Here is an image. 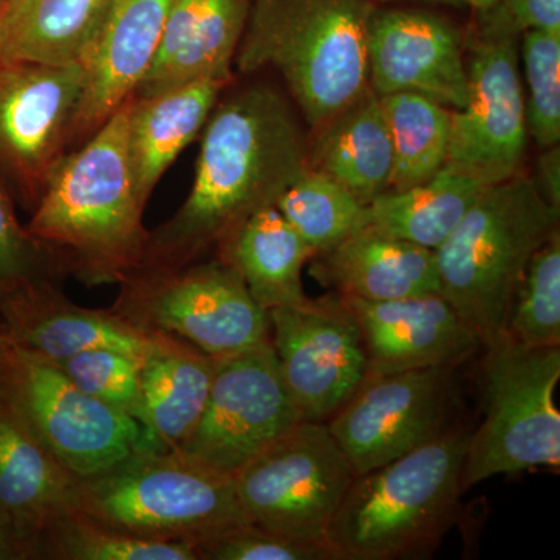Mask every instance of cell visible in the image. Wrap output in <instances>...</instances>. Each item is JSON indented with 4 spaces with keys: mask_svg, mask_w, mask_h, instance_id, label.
Segmentation results:
<instances>
[{
    "mask_svg": "<svg viewBox=\"0 0 560 560\" xmlns=\"http://www.w3.org/2000/svg\"><path fill=\"white\" fill-rule=\"evenodd\" d=\"M293 108L257 84L217 103L202 130L189 197L150 231L142 267H180L215 249L250 213L275 206L308 168Z\"/></svg>",
    "mask_w": 560,
    "mask_h": 560,
    "instance_id": "1",
    "label": "cell"
},
{
    "mask_svg": "<svg viewBox=\"0 0 560 560\" xmlns=\"http://www.w3.org/2000/svg\"><path fill=\"white\" fill-rule=\"evenodd\" d=\"M132 95L80 149L62 158L25 226L62 276L86 287L119 285L145 257L147 205L136 187L128 145Z\"/></svg>",
    "mask_w": 560,
    "mask_h": 560,
    "instance_id": "2",
    "label": "cell"
},
{
    "mask_svg": "<svg viewBox=\"0 0 560 560\" xmlns=\"http://www.w3.org/2000/svg\"><path fill=\"white\" fill-rule=\"evenodd\" d=\"M372 0H253L234 65L275 69L312 130L370 90Z\"/></svg>",
    "mask_w": 560,
    "mask_h": 560,
    "instance_id": "3",
    "label": "cell"
},
{
    "mask_svg": "<svg viewBox=\"0 0 560 560\" xmlns=\"http://www.w3.org/2000/svg\"><path fill=\"white\" fill-rule=\"evenodd\" d=\"M470 431L448 429L385 466L355 475L327 541L341 560L429 556L455 522Z\"/></svg>",
    "mask_w": 560,
    "mask_h": 560,
    "instance_id": "4",
    "label": "cell"
},
{
    "mask_svg": "<svg viewBox=\"0 0 560 560\" xmlns=\"http://www.w3.org/2000/svg\"><path fill=\"white\" fill-rule=\"evenodd\" d=\"M69 510L102 528L147 540L198 544L253 523L234 478L180 451L140 448L77 477Z\"/></svg>",
    "mask_w": 560,
    "mask_h": 560,
    "instance_id": "5",
    "label": "cell"
},
{
    "mask_svg": "<svg viewBox=\"0 0 560 560\" xmlns=\"http://www.w3.org/2000/svg\"><path fill=\"white\" fill-rule=\"evenodd\" d=\"M559 231V210L530 176L486 187L447 241L434 249L441 294L482 348L506 337L515 290L534 254Z\"/></svg>",
    "mask_w": 560,
    "mask_h": 560,
    "instance_id": "6",
    "label": "cell"
},
{
    "mask_svg": "<svg viewBox=\"0 0 560 560\" xmlns=\"http://www.w3.org/2000/svg\"><path fill=\"white\" fill-rule=\"evenodd\" d=\"M486 349L485 420L469 436L464 492L497 475L560 466V346L526 348L504 337Z\"/></svg>",
    "mask_w": 560,
    "mask_h": 560,
    "instance_id": "7",
    "label": "cell"
},
{
    "mask_svg": "<svg viewBox=\"0 0 560 560\" xmlns=\"http://www.w3.org/2000/svg\"><path fill=\"white\" fill-rule=\"evenodd\" d=\"M110 305L139 329L173 335L224 359L271 340L268 312L238 271L217 256L180 267H140Z\"/></svg>",
    "mask_w": 560,
    "mask_h": 560,
    "instance_id": "8",
    "label": "cell"
},
{
    "mask_svg": "<svg viewBox=\"0 0 560 560\" xmlns=\"http://www.w3.org/2000/svg\"><path fill=\"white\" fill-rule=\"evenodd\" d=\"M0 396L75 477L153 448L139 422L92 399L58 361L0 331Z\"/></svg>",
    "mask_w": 560,
    "mask_h": 560,
    "instance_id": "9",
    "label": "cell"
},
{
    "mask_svg": "<svg viewBox=\"0 0 560 560\" xmlns=\"http://www.w3.org/2000/svg\"><path fill=\"white\" fill-rule=\"evenodd\" d=\"M353 478L326 423L301 420L250 459L234 481L254 525L298 540L327 541Z\"/></svg>",
    "mask_w": 560,
    "mask_h": 560,
    "instance_id": "10",
    "label": "cell"
},
{
    "mask_svg": "<svg viewBox=\"0 0 560 560\" xmlns=\"http://www.w3.org/2000/svg\"><path fill=\"white\" fill-rule=\"evenodd\" d=\"M83 92L80 62L0 61V183L31 213L73 145Z\"/></svg>",
    "mask_w": 560,
    "mask_h": 560,
    "instance_id": "11",
    "label": "cell"
},
{
    "mask_svg": "<svg viewBox=\"0 0 560 560\" xmlns=\"http://www.w3.org/2000/svg\"><path fill=\"white\" fill-rule=\"evenodd\" d=\"M518 40L467 28V98L452 109L444 168L485 187L521 175L528 150Z\"/></svg>",
    "mask_w": 560,
    "mask_h": 560,
    "instance_id": "12",
    "label": "cell"
},
{
    "mask_svg": "<svg viewBox=\"0 0 560 560\" xmlns=\"http://www.w3.org/2000/svg\"><path fill=\"white\" fill-rule=\"evenodd\" d=\"M280 374L302 420L324 422L371 378L355 316L340 293L268 311Z\"/></svg>",
    "mask_w": 560,
    "mask_h": 560,
    "instance_id": "13",
    "label": "cell"
},
{
    "mask_svg": "<svg viewBox=\"0 0 560 560\" xmlns=\"http://www.w3.org/2000/svg\"><path fill=\"white\" fill-rule=\"evenodd\" d=\"M301 420L270 340L219 359L200 422L179 451L234 478Z\"/></svg>",
    "mask_w": 560,
    "mask_h": 560,
    "instance_id": "14",
    "label": "cell"
},
{
    "mask_svg": "<svg viewBox=\"0 0 560 560\" xmlns=\"http://www.w3.org/2000/svg\"><path fill=\"white\" fill-rule=\"evenodd\" d=\"M455 368L371 377L326 425L355 475L385 466L451 429Z\"/></svg>",
    "mask_w": 560,
    "mask_h": 560,
    "instance_id": "15",
    "label": "cell"
},
{
    "mask_svg": "<svg viewBox=\"0 0 560 560\" xmlns=\"http://www.w3.org/2000/svg\"><path fill=\"white\" fill-rule=\"evenodd\" d=\"M466 35L441 11L375 3L368 24L370 90L412 92L460 109L467 98Z\"/></svg>",
    "mask_w": 560,
    "mask_h": 560,
    "instance_id": "16",
    "label": "cell"
},
{
    "mask_svg": "<svg viewBox=\"0 0 560 560\" xmlns=\"http://www.w3.org/2000/svg\"><path fill=\"white\" fill-rule=\"evenodd\" d=\"M0 331L55 361L91 349L120 350L143 360L172 337L139 329L110 307H81L49 278L0 293Z\"/></svg>",
    "mask_w": 560,
    "mask_h": 560,
    "instance_id": "17",
    "label": "cell"
},
{
    "mask_svg": "<svg viewBox=\"0 0 560 560\" xmlns=\"http://www.w3.org/2000/svg\"><path fill=\"white\" fill-rule=\"evenodd\" d=\"M341 296L359 323L371 377L456 368L482 348L477 334L441 293L390 301Z\"/></svg>",
    "mask_w": 560,
    "mask_h": 560,
    "instance_id": "18",
    "label": "cell"
},
{
    "mask_svg": "<svg viewBox=\"0 0 560 560\" xmlns=\"http://www.w3.org/2000/svg\"><path fill=\"white\" fill-rule=\"evenodd\" d=\"M173 2L110 0L79 61L84 69V92L73 143L91 138L138 90L160 49Z\"/></svg>",
    "mask_w": 560,
    "mask_h": 560,
    "instance_id": "19",
    "label": "cell"
},
{
    "mask_svg": "<svg viewBox=\"0 0 560 560\" xmlns=\"http://www.w3.org/2000/svg\"><path fill=\"white\" fill-rule=\"evenodd\" d=\"M253 0H175L160 49L136 97L198 80H232Z\"/></svg>",
    "mask_w": 560,
    "mask_h": 560,
    "instance_id": "20",
    "label": "cell"
},
{
    "mask_svg": "<svg viewBox=\"0 0 560 560\" xmlns=\"http://www.w3.org/2000/svg\"><path fill=\"white\" fill-rule=\"evenodd\" d=\"M75 475L0 396V515L31 560L33 541L69 511Z\"/></svg>",
    "mask_w": 560,
    "mask_h": 560,
    "instance_id": "21",
    "label": "cell"
},
{
    "mask_svg": "<svg viewBox=\"0 0 560 560\" xmlns=\"http://www.w3.org/2000/svg\"><path fill=\"white\" fill-rule=\"evenodd\" d=\"M312 275L338 293L390 301L441 293L434 250L366 226L313 256Z\"/></svg>",
    "mask_w": 560,
    "mask_h": 560,
    "instance_id": "22",
    "label": "cell"
},
{
    "mask_svg": "<svg viewBox=\"0 0 560 560\" xmlns=\"http://www.w3.org/2000/svg\"><path fill=\"white\" fill-rule=\"evenodd\" d=\"M230 83L198 80L150 97L132 95L128 145L143 205L149 202L154 187L176 158L205 130Z\"/></svg>",
    "mask_w": 560,
    "mask_h": 560,
    "instance_id": "23",
    "label": "cell"
},
{
    "mask_svg": "<svg viewBox=\"0 0 560 560\" xmlns=\"http://www.w3.org/2000/svg\"><path fill=\"white\" fill-rule=\"evenodd\" d=\"M219 359L168 338L140 363L145 430L158 451H179L200 422Z\"/></svg>",
    "mask_w": 560,
    "mask_h": 560,
    "instance_id": "24",
    "label": "cell"
},
{
    "mask_svg": "<svg viewBox=\"0 0 560 560\" xmlns=\"http://www.w3.org/2000/svg\"><path fill=\"white\" fill-rule=\"evenodd\" d=\"M316 132L308 147V168L329 176L364 206L389 190L393 142L374 92H364Z\"/></svg>",
    "mask_w": 560,
    "mask_h": 560,
    "instance_id": "25",
    "label": "cell"
},
{
    "mask_svg": "<svg viewBox=\"0 0 560 560\" xmlns=\"http://www.w3.org/2000/svg\"><path fill=\"white\" fill-rule=\"evenodd\" d=\"M215 249L217 256L238 271L265 311L307 298L302 268L312 259V249L276 206L250 213Z\"/></svg>",
    "mask_w": 560,
    "mask_h": 560,
    "instance_id": "26",
    "label": "cell"
},
{
    "mask_svg": "<svg viewBox=\"0 0 560 560\" xmlns=\"http://www.w3.org/2000/svg\"><path fill=\"white\" fill-rule=\"evenodd\" d=\"M110 0H7L0 61L79 62Z\"/></svg>",
    "mask_w": 560,
    "mask_h": 560,
    "instance_id": "27",
    "label": "cell"
},
{
    "mask_svg": "<svg viewBox=\"0 0 560 560\" xmlns=\"http://www.w3.org/2000/svg\"><path fill=\"white\" fill-rule=\"evenodd\" d=\"M486 187L447 168L407 190H388L368 206V226L436 249L464 219Z\"/></svg>",
    "mask_w": 560,
    "mask_h": 560,
    "instance_id": "28",
    "label": "cell"
},
{
    "mask_svg": "<svg viewBox=\"0 0 560 560\" xmlns=\"http://www.w3.org/2000/svg\"><path fill=\"white\" fill-rule=\"evenodd\" d=\"M381 102L394 153L389 190L411 189L434 178L447 162L452 109L412 92L383 95Z\"/></svg>",
    "mask_w": 560,
    "mask_h": 560,
    "instance_id": "29",
    "label": "cell"
},
{
    "mask_svg": "<svg viewBox=\"0 0 560 560\" xmlns=\"http://www.w3.org/2000/svg\"><path fill=\"white\" fill-rule=\"evenodd\" d=\"M275 206L307 243L313 256L368 226V206L312 168L290 184Z\"/></svg>",
    "mask_w": 560,
    "mask_h": 560,
    "instance_id": "30",
    "label": "cell"
},
{
    "mask_svg": "<svg viewBox=\"0 0 560 560\" xmlns=\"http://www.w3.org/2000/svg\"><path fill=\"white\" fill-rule=\"evenodd\" d=\"M198 560L191 541L138 539L66 511L33 541L31 560Z\"/></svg>",
    "mask_w": 560,
    "mask_h": 560,
    "instance_id": "31",
    "label": "cell"
},
{
    "mask_svg": "<svg viewBox=\"0 0 560 560\" xmlns=\"http://www.w3.org/2000/svg\"><path fill=\"white\" fill-rule=\"evenodd\" d=\"M506 337L526 348L560 346V234L544 243L515 290Z\"/></svg>",
    "mask_w": 560,
    "mask_h": 560,
    "instance_id": "32",
    "label": "cell"
},
{
    "mask_svg": "<svg viewBox=\"0 0 560 560\" xmlns=\"http://www.w3.org/2000/svg\"><path fill=\"white\" fill-rule=\"evenodd\" d=\"M518 54L529 138L551 149L560 142V32L522 33Z\"/></svg>",
    "mask_w": 560,
    "mask_h": 560,
    "instance_id": "33",
    "label": "cell"
},
{
    "mask_svg": "<svg viewBox=\"0 0 560 560\" xmlns=\"http://www.w3.org/2000/svg\"><path fill=\"white\" fill-rule=\"evenodd\" d=\"M81 390L106 407L145 423L138 357L113 349H91L58 361Z\"/></svg>",
    "mask_w": 560,
    "mask_h": 560,
    "instance_id": "34",
    "label": "cell"
},
{
    "mask_svg": "<svg viewBox=\"0 0 560 560\" xmlns=\"http://www.w3.org/2000/svg\"><path fill=\"white\" fill-rule=\"evenodd\" d=\"M198 560H341L327 541L298 540L254 523L195 544Z\"/></svg>",
    "mask_w": 560,
    "mask_h": 560,
    "instance_id": "35",
    "label": "cell"
},
{
    "mask_svg": "<svg viewBox=\"0 0 560 560\" xmlns=\"http://www.w3.org/2000/svg\"><path fill=\"white\" fill-rule=\"evenodd\" d=\"M40 278L60 280L62 275L49 250L22 226L16 202L0 183V293Z\"/></svg>",
    "mask_w": 560,
    "mask_h": 560,
    "instance_id": "36",
    "label": "cell"
},
{
    "mask_svg": "<svg viewBox=\"0 0 560 560\" xmlns=\"http://www.w3.org/2000/svg\"><path fill=\"white\" fill-rule=\"evenodd\" d=\"M469 31L481 35L517 36L528 31L560 32V0H499L471 13Z\"/></svg>",
    "mask_w": 560,
    "mask_h": 560,
    "instance_id": "37",
    "label": "cell"
},
{
    "mask_svg": "<svg viewBox=\"0 0 560 560\" xmlns=\"http://www.w3.org/2000/svg\"><path fill=\"white\" fill-rule=\"evenodd\" d=\"M537 189L552 209L560 210V151L559 145L545 149L537 161L534 176Z\"/></svg>",
    "mask_w": 560,
    "mask_h": 560,
    "instance_id": "38",
    "label": "cell"
},
{
    "mask_svg": "<svg viewBox=\"0 0 560 560\" xmlns=\"http://www.w3.org/2000/svg\"><path fill=\"white\" fill-rule=\"evenodd\" d=\"M0 560H24L16 536L2 515H0Z\"/></svg>",
    "mask_w": 560,
    "mask_h": 560,
    "instance_id": "39",
    "label": "cell"
},
{
    "mask_svg": "<svg viewBox=\"0 0 560 560\" xmlns=\"http://www.w3.org/2000/svg\"><path fill=\"white\" fill-rule=\"evenodd\" d=\"M372 2H375V3L422 2V3H431V5L448 7V9H453V10L466 9V7H464L463 0H372Z\"/></svg>",
    "mask_w": 560,
    "mask_h": 560,
    "instance_id": "40",
    "label": "cell"
},
{
    "mask_svg": "<svg viewBox=\"0 0 560 560\" xmlns=\"http://www.w3.org/2000/svg\"><path fill=\"white\" fill-rule=\"evenodd\" d=\"M464 7L471 10V13H480L495 5L499 0H463Z\"/></svg>",
    "mask_w": 560,
    "mask_h": 560,
    "instance_id": "41",
    "label": "cell"
},
{
    "mask_svg": "<svg viewBox=\"0 0 560 560\" xmlns=\"http://www.w3.org/2000/svg\"><path fill=\"white\" fill-rule=\"evenodd\" d=\"M7 0H0V28H2L3 11H5Z\"/></svg>",
    "mask_w": 560,
    "mask_h": 560,
    "instance_id": "42",
    "label": "cell"
}]
</instances>
